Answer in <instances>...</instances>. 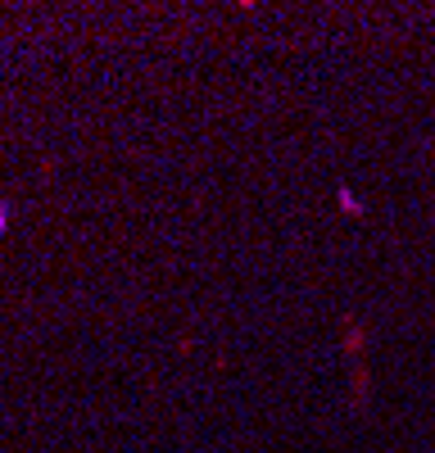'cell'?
Returning <instances> with one entry per match:
<instances>
[{
	"instance_id": "obj_1",
	"label": "cell",
	"mask_w": 435,
	"mask_h": 453,
	"mask_svg": "<svg viewBox=\"0 0 435 453\" xmlns=\"http://www.w3.org/2000/svg\"><path fill=\"white\" fill-rule=\"evenodd\" d=\"M5 226H10V204L0 200V236H5Z\"/></svg>"
},
{
	"instance_id": "obj_2",
	"label": "cell",
	"mask_w": 435,
	"mask_h": 453,
	"mask_svg": "<svg viewBox=\"0 0 435 453\" xmlns=\"http://www.w3.org/2000/svg\"><path fill=\"white\" fill-rule=\"evenodd\" d=\"M431 159H435V145H431Z\"/></svg>"
}]
</instances>
